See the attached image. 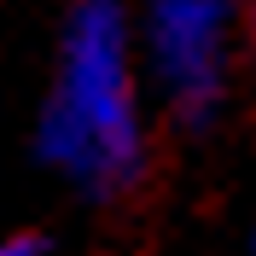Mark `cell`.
<instances>
[{
  "instance_id": "obj_1",
  "label": "cell",
  "mask_w": 256,
  "mask_h": 256,
  "mask_svg": "<svg viewBox=\"0 0 256 256\" xmlns=\"http://www.w3.org/2000/svg\"><path fill=\"white\" fill-rule=\"evenodd\" d=\"M35 158L94 204H116L146 180L152 134L140 105V18L128 0L64 6L52 82L35 116Z\"/></svg>"
},
{
  "instance_id": "obj_3",
  "label": "cell",
  "mask_w": 256,
  "mask_h": 256,
  "mask_svg": "<svg viewBox=\"0 0 256 256\" xmlns=\"http://www.w3.org/2000/svg\"><path fill=\"white\" fill-rule=\"evenodd\" d=\"M0 256H52V239L41 227H12L0 233Z\"/></svg>"
},
{
  "instance_id": "obj_4",
  "label": "cell",
  "mask_w": 256,
  "mask_h": 256,
  "mask_svg": "<svg viewBox=\"0 0 256 256\" xmlns=\"http://www.w3.org/2000/svg\"><path fill=\"white\" fill-rule=\"evenodd\" d=\"M244 256H256V227H250V239H244Z\"/></svg>"
},
{
  "instance_id": "obj_2",
  "label": "cell",
  "mask_w": 256,
  "mask_h": 256,
  "mask_svg": "<svg viewBox=\"0 0 256 256\" xmlns=\"http://www.w3.org/2000/svg\"><path fill=\"white\" fill-rule=\"evenodd\" d=\"M244 24H250V0H146L140 6V58L152 64L163 105L186 128L216 122Z\"/></svg>"
}]
</instances>
